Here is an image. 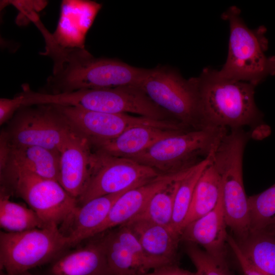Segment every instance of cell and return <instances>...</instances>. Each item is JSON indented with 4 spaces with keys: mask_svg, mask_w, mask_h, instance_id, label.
Returning <instances> with one entry per match:
<instances>
[{
    "mask_svg": "<svg viewBox=\"0 0 275 275\" xmlns=\"http://www.w3.org/2000/svg\"><path fill=\"white\" fill-rule=\"evenodd\" d=\"M37 27L42 35L45 50L40 52L53 62L52 74L47 78L49 94L68 93L83 89L139 86L149 69L134 67L120 60L96 58L85 48L60 45L42 22Z\"/></svg>",
    "mask_w": 275,
    "mask_h": 275,
    "instance_id": "1",
    "label": "cell"
},
{
    "mask_svg": "<svg viewBox=\"0 0 275 275\" xmlns=\"http://www.w3.org/2000/svg\"><path fill=\"white\" fill-rule=\"evenodd\" d=\"M195 79L205 127L243 129L261 122L262 115L255 101L253 85L224 78L210 67L204 68Z\"/></svg>",
    "mask_w": 275,
    "mask_h": 275,
    "instance_id": "2",
    "label": "cell"
},
{
    "mask_svg": "<svg viewBox=\"0 0 275 275\" xmlns=\"http://www.w3.org/2000/svg\"><path fill=\"white\" fill-rule=\"evenodd\" d=\"M240 10L231 6L222 14L228 21L230 36L225 63L217 70L224 78L249 82L256 87L268 76L275 75V56H267L266 29H249L240 15Z\"/></svg>",
    "mask_w": 275,
    "mask_h": 275,
    "instance_id": "3",
    "label": "cell"
},
{
    "mask_svg": "<svg viewBox=\"0 0 275 275\" xmlns=\"http://www.w3.org/2000/svg\"><path fill=\"white\" fill-rule=\"evenodd\" d=\"M250 135L243 129L229 130L213 152L212 163L222 179L227 227L240 242L250 234L248 204L243 180V159Z\"/></svg>",
    "mask_w": 275,
    "mask_h": 275,
    "instance_id": "4",
    "label": "cell"
},
{
    "mask_svg": "<svg viewBox=\"0 0 275 275\" xmlns=\"http://www.w3.org/2000/svg\"><path fill=\"white\" fill-rule=\"evenodd\" d=\"M207 126L183 131L161 139L129 158L150 167L161 174L186 170L212 153L228 131Z\"/></svg>",
    "mask_w": 275,
    "mask_h": 275,
    "instance_id": "5",
    "label": "cell"
},
{
    "mask_svg": "<svg viewBox=\"0 0 275 275\" xmlns=\"http://www.w3.org/2000/svg\"><path fill=\"white\" fill-rule=\"evenodd\" d=\"M1 171L11 191L22 198L48 226L59 228L78 206L77 199L56 181L9 163Z\"/></svg>",
    "mask_w": 275,
    "mask_h": 275,
    "instance_id": "6",
    "label": "cell"
},
{
    "mask_svg": "<svg viewBox=\"0 0 275 275\" xmlns=\"http://www.w3.org/2000/svg\"><path fill=\"white\" fill-rule=\"evenodd\" d=\"M68 246V238L56 226L1 232L0 268L4 275H20L55 260Z\"/></svg>",
    "mask_w": 275,
    "mask_h": 275,
    "instance_id": "7",
    "label": "cell"
},
{
    "mask_svg": "<svg viewBox=\"0 0 275 275\" xmlns=\"http://www.w3.org/2000/svg\"><path fill=\"white\" fill-rule=\"evenodd\" d=\"M140 87L157 106L187 127H205L202 122L195 77L184 78L174 68L149 69Z\"/></svg>",
    "mask_w": 275,
    "mask_h": 275,
    "instance_id": "8",
    "label": "cell"
},
{
    "mask_svg": "<svg viewBox=\"0 0 275 275\" xmlns=\"http://www.w3.org/2000/svg\"><path fill=\"white\" fill-rule=\"evenodd\" d=\"M22 106L2 136L15 146H36L60 151L76 132L53 105Z\"/></svg>",
    "mask_w": 275,
    "mask_h": 275,
    "instance_id": "9",
    "label": "cell"
},
{
    "mask_svg": "<svg viewBox=\"0 0 275 275\" xmlns=\"http://www.w3.org/2000/svg\"><path fill=\"white\" fill-rule=\"evenodd\" d=\"M71 128L87 138L92 146L116 138L137 126H151L174 130L173 121L155 120L129 114H113L79 107L53 105Z\"/></svg>",
    "mask_w": 275,
    "mask_h": 275,
    "instance_id": "10",
    "label": "cell"
},
{
    "mask_svg": "<svg viewBox=\"0 0 275 275\" xmlns=\"http://www.w3.org/2000/svg\"><path fill=\"white\" fill-rule=\"evenodd\" d=\"M96 152L97 163L87 188L77 199L78 206L96 198L132 189L162 175L130 158Z\"/></svg>",
    "mask_w": 275,
    "mask_h": 275,
    "instance_id": "11",
    "label": "cell"
},
{
    "mask_svg": "<svg viewBox=\"0 0 275 275\" xmlns=\"http://www.w3.org/2000/svg\"><path fill=\"white\" fill-rule=\"evenodd\" d=\"M60 155L59 183L77 200L93 175L98 153L87 138L75 132L64 145Z\"/></svg>",
    "mask_w": 275,
    "mask_h": 275,
    "instance_id": "12",
    "label": "cell"
},
{
    "mask_svg": "<svg viewBox=\"0 0 275 275\" xmlns=\"http://www.w3.org/2000/svg\"><path fill=\"white\" fill-rule=\"evenodd\" d=\"M227 227L222 195L217 205L212 211L183 229L181 240L200 245L218 263L228 267L226 248L229 235Z\"/></svg>",
    "mask_w": 275,
    "mask_h": 275,
    "instance_id": "13",
    "label": "cell"
},
{
    "mask_svg": "<svg viewBox=\"0 0 275 275\" xmlns=\"http://www.w3.org/2000/svg\"><path fill=\"white\" fill-rule=\"evenodd\" d=\"M125 224L130 227L156 268L175 264L180 233L171 226L144 220L130 221Z\"/></svg>",
    "mask_w": 275,
    "mask_h": 275,
    "instance_id": "14",
    "label": "cell"
},
{
    "mask_svg": "<svg viewBox=\"0 0 275 275\" xmlns=\"http://www.w3.org/2000/svg\"><path fill=\"white\" fill-rule=\"evenodd\" d=\"M101 8V4L94 1H63L53 37L63 46L85 48L87 33Z\"/></svg>",
    "mask_w": 275,
    "mask_h": 275,
    "instance_id": "15",
    "label": "cell"
},
{
    "mask_svg": "<svg viewBox=\"0 0 275 275\" xmlns=\"http://www.w3.org/2000/svg\"><path fill=\"white\" fill-rule=\"evenodd\" d=\"M186 170L161 175L126 191L115 202L106 219L96 231L95 236L124 225L132 219L143 210L156 193L179 177Z\"/></svg>",
    "mask_w": 275,
    "mask_h": 275,
    "instance_id": "16",
    "label": "cell"
},
{
    "mask_svg": "<svg viewBox=\"0 0 275 275\" xmlns=\"http://www.w3.org/2000/svg\"><path fill=\"white\" fill-rule=\"evenodd\" d=\"M60 158L59 151L36 146L11 145L1 138V169L9 163L59 182Z\"/></svg>",
    "mask_w": 275,
    "mask_h": 275,
    "instance_id": "17",
    "label": "cell"
},
{
    "mask_svg": "<svg viewBox=\"0 0 275 275\" xmlns=\"http://www.w3.org/2000/svg\"><path fill=\"white\" fill-rule=\"evenodd\" d=\"M128 190L96 198L78 206L62 225L65 228L61 231L68 238L70 246L94 237L115 202Z\"/></svg>",
    "mask_w": 275,
    "mask_h": 275,
    "instance_id": "18",
    "label": "cell"
},
{
    "mask_svg": "<svg viewBox=\"0 0 275 275\" xmlns=\"http://www.w3.org/2000/svg\"><path fill=\"white\" fill-rule=\"evenodd\" d=\"M48 275H114L100 239L60 256L53 262Z\"/></svg>",
    "mask_w": 275,
    "mask_h": 275,
    "instance_id": "19",
    "label": "cell"
},
{
    "mask_svg": "<svg viewBox=\"0 0 275 275\" xmlns=\"http://www.w3.org/2000/svg\"><path fill=\"white\" fill-rule=\"evenodd\" d=\"M187 130H175L151 126L131 128L115 139L93 145L102 154L129 158L143 151L158 141Z\"/></svg>",
    "mask_w": 275,
    "mask_h": 275,
    "instance_id": "20",
    "label": "cell"
},
{
    "mask_svg": "<svg viewBox=\"0 0 275 275\" xmlns=\"http://www.w3.org/2000/svg\"><path fill=\"white\" fill-rule=\"evenodd\" d=\"M221 195V177L212 160L197 183L182 230L192 222L212 211L217 205Z\"/></svg>",
    "mask_w": 275,
    "mask_h": 275,
    "instance_id": "21",
    "label": "cell"
},
{
    "mask_svg": "<svg viewBox=\"0 0 275 275\" xmlns=\"http://www.w3.org/2000/svg\"><path fill=\"white\" fill-rule=\"evenodd\" d=\"M100 234V239L114 275H143L149 271L119 237L115 228Z\"/></svg>",
    "mask_w": 275,
    "mask_h": 275,
    "instance_id": "22",
    "label": "cell"
},
{
    "mask_svg": "<svg viewBox=\"0 0 275 275\" xmlns=\"http://www.w3.org/2000/svg\"><path fill=\"white\" fill-rule=\"evenodd\" d=\"M249 261L265 275H275V235L269 230L251 232L237 242Z\"/></svg>",
    "mask_w": 275,
    "mask_h": 275,
    "instance_id": "23",
    "label": "cell"
},
{
    "mask_svg": "<svg viewBox=\"0 0 275 275\" xmlns=\"http://www.w3.org/2000/svg\"><path fill=\"white\" fill-rule=\"evenodd\" d=\"M0 225L8 232L48 227L32 208L11 201L4 187L1 190Z\"/></svg>",
    "mask_w": 275,
    "mask_h": 275,
    "instance_id": "24",
    "label": "cell"
},
{
    "mask_svg": "<svg viewBox=\"0 0 275 275\" xmlns=\"http://www.w3.org/2000/svg\"><path fill=\"white\" fill-rule=\"evenodd\" d=\"M214 151L205 159L190 168L180 183L175 197L170 226L181 234L196 185L204 170L212 162Z\"/></svg>",
    "mask_w": 275,
    "mask_h": 275,
    "instance_id": "25",
    "label": "cell"
},
{
    "mask_svg": "<svg viewBox=\"0 0 275 275\" xmlns=\"http://www.w3.org/2000/svg\"><path fill=\"white\" fill-rule=\"evenodd\" d=\"M189 169L156 193L143 210L130 221L144 220L159 225L170 226L176 192L181 180Z\"/></svg>",
    "mask_w": 275,
    "mask_h": 275,
    "instance_id": "26",
    "label": "cell"
},
{
    "mask_svg": "<svg viewBox=\"0 0 275 275\" xmlns=\"http://www.w3.org/2000/svg\"><path fill=\"white\" fill-rule=\"evenodd\" d=\"M250 233L275 226V183L263 192L248 197Z\"/></svg>",
    "mask_w": 275,
    "mask_h": 275,
    "instance_id": "27",
    "label": "cell"
},
{
    "mask_svg": "<svg viewBox=\"0 0 275 275\" xmlns=\"http://www.w3.org/2000/svg\"><path fill=\"white\" fill-rule=\"evenodd\" d=\"M186 253L196 268L197 275H230L223 266L197 245L187 243Z\"/></svg>",
    "mask_w": 275,
    "mask_h": 275,
    "instance_id": "28",
    "label": "cell"
},
{
    "mask_svg": "<svg viewBox=\"0 0 275 275\" xmlns=\"http://www.w3.org/2000/svg\"><path fill=\"white\" fill-rule=\"evenodd\" d=\"M227 242L236 258L244 275H265L257 269L245 258L234 237L229 235Z\"/></svg>",
    "mask_w": 275,
    "mask_h": 275,
    "instance_id": "29",
    "label": "cell"
},
{
    "mask_svg": "<svg viewBox=\"0 0 275 275\" xmlns=\"http://www.w3.org/2000/svg\"><path fill=\"white\" fill-rule=\"evenodd\" d=\"M21 107L20 99L17 95L12 98H1L0 124L9 120Z\"/></svg>",
    "mask_w": 275,
    "mask_h": 275,
    "instance_id": "30",
    "label": "cell"
},
{
    "mask_svg": "<svg viewBox=\"0 0 275 275\" xmlns=\"http://www.w3.org/2000/svg\"><path fill=\"white\" fill-rule=\"evenodd\" d=\"M143 275H197L178 267L175 264L166 265L153 270Z\"/></svg>",
    "mask_w": 275,
    "mask_h": 275,
    "instance_id": "31",
    "label": "cell"
},
{
    "mask_svg": "<svg viewBox=\"0 0 275 275\" xmlns=\"http://www.w3.org/2000/svg\"><path fill=\"white\" fill-rule=\"evenodd\" d=\"M269 230V231H271L273 234L275 235V226H274L272 228H271V229H270L269 230Z\"/></svg>",
    "mask_w": 275,
    "mask_h": 275,
    "instance_id": "32",
    "label": "cell"
},
{
    "mask_svg": "<svg viewBox=\"0 0 275 275\" xmlns=\"http://www.w3.org/2000/svg\"><path fill=\"white\" fill-rule=\"evenodd\" d=\"M20 275H34V274H32L31 273H30V272H29V271L25 272H24V273L21 274Z\"/></svg>",
    "mask_w": 275,
    "mask_h": 275,
    "instance_id": "33",
    "label": "cell"
}]
</instances>
